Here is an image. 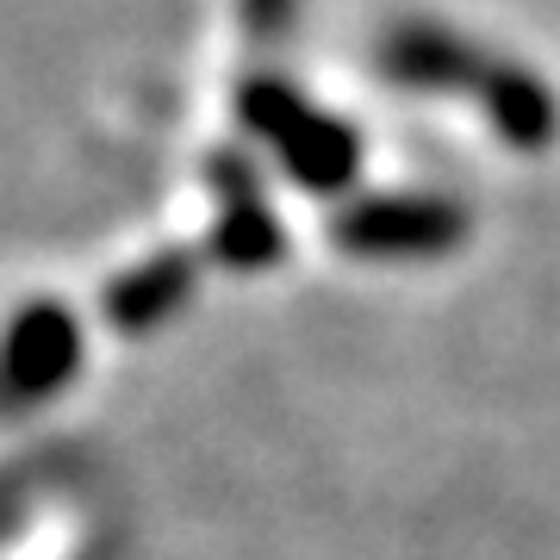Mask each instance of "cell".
Listing matches in <instances>:
<instances>
[{
  "instance_id": "6da1fadb",
  "label": "cell",
  "mask_w": 560,
  "mask_h": 560,
  "mask_svg": "<svg viewBox=\"0 0 560 560\" xmlns=\"http://www.w3.org/2000/svg\"><path fill=\"white\" fill-rule=\"evenodd\" d=\"M237 119L249 138H261L275 150V162L287 175L312 187V194H337L349 187L361 168V131L355 125H342L337 113H324L300 94V88H287L280 75H249L237 88Z\"/></svg>"
},
{
  "instance_id": "7a4b0ae2",
  "label": "cell",
  "mask_w": 560,
  "mask_h": 560,
  "mask_svg": "<svg viewBox=\"0 0 560 560\" xmlns=\"http://www.w3.org/2000/svg\"><path fill=\"white\" fill-rule=\"evenodd\" d=\"M460 237H467V212L455 200H436V194H368L330 219V243L368 261L442 256Z\"/></svg>"
},
{
  "instance_id": "3957f363",
  "label": "cell",
  "mask_w": 560,
  "mask_h": 560,
  "mask_svg": "<svg viewBox=\"0 0 560 560\" xmlns=\"http://www.w3.org/2000/svg\"><path fill=\"white\" fill-rule=\"evenodd\" d=\"M504 62L511 57H492V50H480L474 38H460V32L430 25V20L399 25V32L381 44V75L393 81V88H418V94H474L480 106H486V94L499 88Z\"/></svg>"
},
{
  "instance_id": "277c9868",
  "label": "cell",
  "mask_w": 560,
  "mask_h": 560,
  "mask_svg": "<svg viewBox=\"0 0 560 560\" xmlns=\"http://www.w3.org/2000/svg\"><path fill=\"white\" fill-rule=\"evenodd\" d=\"M206 180H212V200H219V224H212V256L237 275H261L275 268L287 237H280L275 212H268V194H261L256 168L237 156V150H212L206 156Z\"/></svg>"
},
{
  "instance_id": "5b68a950",
  "label": "cell",
  "mask_w": 560,
  "mask_h": 560,
  "mask_svg": "<svg viewBox=\"0 0 560 560\" xmlns=\"http://www.w3.org/2000/svg\"><path fill=\"white\" fill-rule=\"evenodd\" d=\"M81 368V324L62 300H32L7 330V405L25 411L38 399H57Z\"/></svg>"
},
{
  "instance_id": "8992f818",
  "label": "cell",
  "mask_w": 560,
  "mask_h": 560,
  "mask_svg": "<svg viewBox=\"0 0 560 560\" xmlns=\"http://www.w3.org/2000/svg\"><path fill=\"white\" fill-rule=\"evenodd\" d=\"M194 287H200V256L194 249H156L150 261H138V268H125V275L106 280L101 312L113 330L143 337V330H156V324L175 318Z\"/></svg>"
},
{
  "instance_id": "52a82bcc",
  "label": "cell",
  "mask_w": 560,
  "mask_h": 560,
  "mask_svg": "<svg viewBox=\"0 0 560 560\" xmlns=\"http://www.w3.org/2000/svg\"><path fill=\"white\" fill-rule=\"evenodd\" d=\"M486 125L499 131L511 150H523V156H536V150H548V143L560 138V101H555V88L541 75H529L523 62H504V75L499 88L486 94Z\"/></svg>"
}]
</instances>
